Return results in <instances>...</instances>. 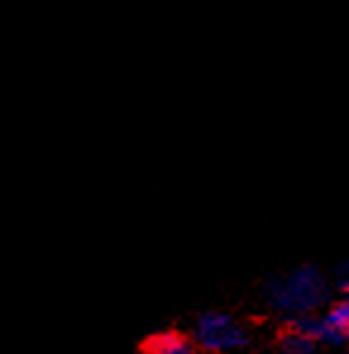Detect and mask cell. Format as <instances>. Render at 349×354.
<instances>
[{
	"instance_id": "obj_3",
	"label": "cell",
	"mask_w": 349,
	"mask_h": 354,
	"mask_svg": "<svg viewBox=\"0 0 349 354\" xmlns=\"http://www.w3.org/2000/svg\"><path fill=\"white\" fill-rule=\"evenodd\" d=\"M294 326L304 328L319 345L342 347L349 342V304L345 299L340 304L328 306L326 311H316L304 319H296Z\"/></svg>"
},
{
	"instance_id": "obj_7",
	"label": "cell",
	"mask_w": 349,
	"mask_h": 354,
	"mask_svg": "<svg viewBox=\"0 0 349 354\" xmlns=\"http://www.w3.org/2000/svg\"><path fill=\"white\" fill-rule=\"evenodd\" d=\"M342 299H345L347 304H349V285H345V288H342Z\"/></svg>"
},
{
	"instance_id": "obj_1",
	"label": "cell",
	"mask_w": 349,
	"mask_h": 354,
	"mask_svg": "<svg viewBox=\"0 0 349 354\" xmlns=\"http://www.w3.org/2000/svg\"><path fill=\"white\" fill-rule=\"evenodd\" d=\"M263 297L273 311L296 321L316 314L321 306H326L330 299V288L319 268L304 266V268H294L290 273L268 280Z\"/></svg>"
},
{
	"instance_id": "obj_6",
	"label": "cell",
	"mask_w": 349,
	"mask_h": 354,
	"mask_svg": "<svg viewBox=\"0 0 349 354\" xmlns=\"http://www.w3.org/2000/svg\"><path fill=\"white\" fill-rule=\"evenodd\" d=\"M337 283H340V288H345V285H349V261L342 263L340 275H337Z\"/></svg>"
},
{
	"instance_id": "obj_5",
	"label": "cell",
	"mask_w": 349,
	"mask_h": 354,
	"mask_svg": "<svg viewBox=\"0 0 349 354\" xmlns=\"http://www.w3.org/2000/svg\"><path fill=\"white\" fill-rule=\"evenodd\" d=\"M194 347H191V340H187L180 333H160L153 340L146 342V352L153 354H189Z\"/></svg>"
},
{
	"instance_id": "obj_4",
	"label": "cell",
	"mask_w": 349,
	"mask_h": 354,
	"mask_svg": "<svg viewBox=\"0 0 349 354\" xmlns=\"http://www.w3.org/2000/svg\"><path fill=\"white\" fill-rule=\"evenodd\" d=\"M280 350L287 354H311L319 350V342H316L304 328L292 324V328H287V330L280 335Z\"/></svg>"
},
{
	"instance_id": "obj_2",
	"label": "cell",
	"mask_w": 349,
	"mask_h": 354,
	"mask_svg": "<svg viewBox=\"0 0 349 354\" xmlns=\"http://www.w3.org/2000/svg\"><path fill=\"white\" fill-rule=\"evenodd\" d=\"M194 342L206 352H232L249 345V330L242 321L220 311H208L194 326Z\"/></svg>"
}]
</instances>
